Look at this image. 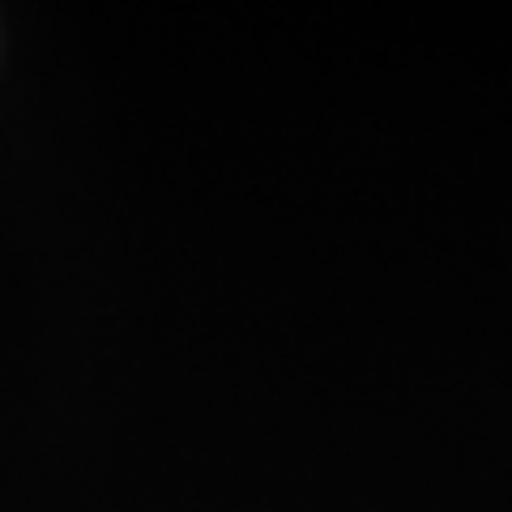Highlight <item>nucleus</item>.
I'll list each match as a JSON object with an SVG mask.
<instances>
[]
</instances>
